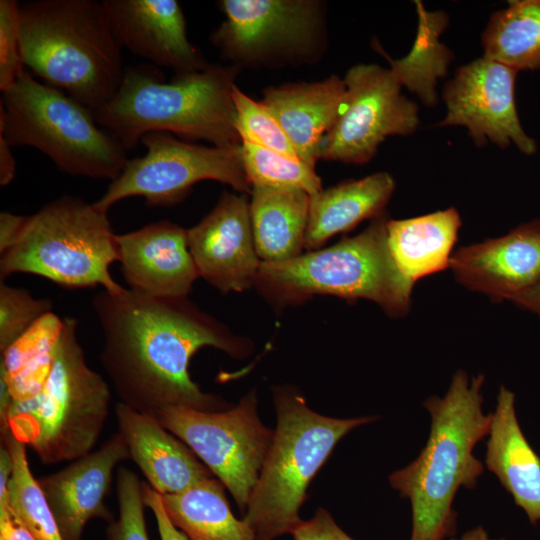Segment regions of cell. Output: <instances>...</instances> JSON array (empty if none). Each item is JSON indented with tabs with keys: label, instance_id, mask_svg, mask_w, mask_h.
Wrapping results in <instances>:
<instances>
[{
	"label": "cell",
	"instance_id": "obj_9",
	"mask_svg": "<svg viewBox=\"0 0 540 540\" xmlns=\"http://www.w3.org/2000/svg\"><path fill=\"white\" fill-rule=\"evenodd\" d=\"M108 212L94 203L63 196L27 216L16 243L0 258V280L30 273L65 288L123 289L111 273L118 261Z\"/></svg>",
	"mask_w": 540,
	"mask_h": 540
},
{
	"label": "cell",
	"instance_id": "obj_26",
	"mask_svg": "<svg viewBox=\"0 0 540 540\" xmlns=\"http://www.w3.org/2000/svg\"><path fill=\"white\" fill-rule=\"evenodd\" d=\"M224 485L207 478L190 488L162 495L171 522L191 540H256L253 530L232 513Z\"/></svg>",
	"mask_w": 540,
	"mask_h": 540
},
{
	"label": "cell",
	"instance_id": "obj_3",
	"mask_svg": "<svg viewBox=\"0 0 540 540\" xmlns=\"http://www.w3.org/2000/svg\"><path fill=\"white\" fill-rule=\"evenodd\" d=\"M239 71L231 64L211 65L200 72L176 74L167 83L151 65L130 67L114 97L93 114L126 151L151 132L203 139L219 147L238 146L232 89Z\"/></svg>",
	"mask_w": 540,
	"mask_h": 540
},
{
	"label": "cell",
	"instance_id": "obj_31",
	"mask_svg": "<svg viewBox=\"0 0 540 540\" xmlns=\"http://www.w3.org/2000/svg\"><path fill=\"white\" fill-rule=\"evenodd\" d=\"M241 156L251 187L296 189L309 195L323 189L315 168L297 156L247 142H241Z\"/></svg>",
	"mask_w": 540,
	"mask_h": 540
},
{
	"label": "cell",
	"instance_id": "obj_20",
	"mask_svg": "<svg viewBox=\"0 0 540 540\" xmlns=\"http://www.w3.org/2000/svg\"><path fill=\"white\" fill-rule=\"evenodd\" d=\"M115 415L130 459L159 494H176L212 477L194 452L154 417L121 402L115 407Z\"/></svg>",
	"mask_w": 540,
	"mask_h": 540
},
{
	"label": "cell",
	"instance_id": "obj_6",
	"mask_svg": "<svg viewBox=\"0 0 540 540\" xmlns=\"http://www.w3.org/2000/svg\"><path fill=\"white\" fill-rule=\"evenodd\" d=\"M388 220L383 213L358 235L333 246L287 261L261 262L253 287L276 308L301 304L314 295H333L367 299L392 317L404 316L414 284L393 259Z\"/></svg>",
	"mask_w": 540,
	"mask_h": 540
},
{
	"label": "cell",
	"instance_id": "obj_15",
	"mask_svg": "<svg viewBox=\"0 0 540 540\" xmlns=\"http://www.w3.org/2000/svg\"><path fill=\"white\" fill-rule=\"evenodd\" d=\"M190 253L199 276L223 294L253 286L261 260L245 194L223 192L214 208L187 229Z\"/></svg>",
	"mask_w": 540,
	"mask_h": 540
},
{
	"label": "cell",
	"instance_id": "obj_40",
	"mask_svg": "<svg viewBox=\"0 0 540 540\" xmlns=\"http://www.w3.org/2000/svg\"><path fill=\"white\" fill-rule=\"evenodd\" d=\"M16 162L12 146L0 135V185H8L15 176Z\"/></svg>",
	"mask_w": 540,
	"mask_h": 540
},
{
	"label": "cell",
	"instance_id": "obj_35",
	"mask_svg": "<svg viewBox=\"0 0 540 540\" xmlns=\"http://www.w3.org/2000/svg\"><path fill=\"white\" fill-rule=\"evenodd\" d=\"M20 45L19 3L0 1V90L5 92L24 71Z\"/></svg>",
	"mask_w": 540,
	"mask_h": 540
},
{
	"label": "cell",
	"instance_id": "obj_18",
	"mask_svg": "<svg viewBox=\"0 0 540 540\" xmlns=\"http://www.w3.org/2000/svg\"><path fill=\"white\" fill-rule=\"evenodd\" d=\"M115 238L129 289L152 297H188L200 276L188 247L187 229L160 220Z\"/></svg>",
	"mask_w": 540,
	"mask_h": 540
},
{
	"label": "cell",
	"instance_id": "obj_24",
	"mask_svg": "<svg viewBox=\"0 0 540 540\" xmlns=\"http://www.w3.org/2000/svg\"><path fill=\"white\" fill-rule=\"evenodd\" d=\"M461 218L454 207L387 222L388 244L401 273L413 284L450 267Z\"/></svg>",
	"mask_w": 540,
	"mask_h": 540
},
{
	"label": "cell",
	"instance_id": "obj_17",
	"mask_svg": "<svg viewBox=\"0 0 540 540\" xmlns=\"http://www.w3.org/2000/svg\"><path fill=\"white\" fill-rule=\"evenodd\" d=\"M121 47L176 74L211 66L188 40L181 6L175 0H103Z\"/></svg>",
	"mask_w": 540,
	"mask_h": 540
},
{
	"label": "cell",
	"instance_id": "obj_29",
	"mask_svg": "<svg viewBox=\"0 0 540 540\" xmlns=\"http://www.w3.org/2000/svg\"><path fill=\"white\" fill-rule=\"evenodd\" d=\"M483 56L517 71L540 70V0H512L491 15Z\"/></svg>",
	"mask_w": 540,
	"mask_h": 540
},
{
	"label": "cell",
	"instance_id": "obj_39",
	"mask_svg": "<svg viewBox=\"0 0 540 540\" xmlns=\"http://www.w3.org/2000/svg\"><path fill=\"white\" fill-rule=\"evenodd\" d=\"M0 540H36L32 534L10 514L7 506L0 505Z\"/></svg>",
	"mask_w": 540,
	"mask_h": 540
},
{
	"label": "cell",
	"instance_id": "obj_38",
	"mask_svg": "<svg viewBox=\"0 0 540 540\" xmlns=\"http://www.w3.org/2000/svg\"><path fill=\"white\" fill-rule=\"evenodd\" d=\"M27 216L10 212L0 213V253L9 250L18 240Z\"/></svg>",
	"mask_w": 540,
	"mask_h": 540
},
{
	"label": "cell",
	"instance_id": "obj_34",
	"mask_svg": "<svg viewBox=\"0 0 540 540\" xmlns=\"http://www.w3.org/2000/svg\"><path fill=\"white\" fill-rule=\"evenodd\" d=\"M119 518L109 523L107 540H149L143 498V482L127 467H120L116 480Z\"/></svg>",
	"mask_w": 540,
	"mask_h": 540
},
{
	"label": "cell",
	"instance_id": "obj_8",
	"mask_svg": "<svg viewBox=\"0 0 540 540\" xmlns=\"http://www.w3.org/2000/svg\"><path fill=\"white\" fill-rule=\"evenodd\" d=\"M0 135L12 147L40 150L73 176L113 181L128 161L125 148L98 125L89 108L25 70L2 93Z\"/></svg>",
	"mask_w": 540,
	"mask_h": 540
},
{
	"label": "cell",
	"instance_id": "obj_36",
	"mask_svg": "<svg viewBox=\"0 0 540 540\" xmlns=\"http://www.w3.org/2000/svg\"><path fill=\"white\" fill-rule=\"evenodd\" d=\"M291 535L294 540H354L322 508L311 519L302 520Z\"/></svg>",
	"mask_w": 540,
	"mask_h": 540
},
{
	"label": "cell",
	"instance_id": "obj_13",
	"mask_svg": "<svg viewBox=\"0 0 540 540\" xmlns=\"http://www.w3.org/2000/svg\"><path fill=\"white\" fill-rule=\"evenodd\" d=\"M343 79L345 102L323 139L320 159L365 164L386 137L416 131L418 107L401 93L402 86L390 68L358 64Z\"/></svg>",
	"mask_w": 540,
	"mask_h": 540
},
{
	"label": "cell",
	"instance_id": "obj_25",
	"mask_svg": "<svg viewBox=\"0 0 540 540\" xmlns=\"http://www.w3.org/2000/svg\"><path fill=\"white\" fill-rule=\"evenodd\" d=\"M250 218L261 262H282L302 254L309 194L296 189L252 186Z\"/></svg>",
	"mask_w": 540,
	"mask_h": 540
},
{
	"label": "cell",
	"instance_id": "obj_28",
	"mask_svg": "<svg viewBox=\"0 0 540 540\" xmlns=\"http://www.w3.org/2000/svg\"><path fill=\"white\" fill-rule=\"evenodd\" d=\"M418 31L410 52L403 58L393 60L378 46V50L390 63V70L401 84L415 93L427 106L437 102V80L444 77L452 62V52L439 41L440 34L448 24L444 12H428L416 1Z\"/></svg>",
	"mask_w": 540,
	"mask_h": 540
},
{
	"label": "cell",
	"instance_id": "obj_37",
	"mask_svg": "<svg viewBox=\"0 0 540 540\" xmlns=\"http://www.w3.org/2000/svg\"><path fill=\"white\" fill-rule=\"evenodd\" d=\"M145 506L153 512L161 540H191L169 519L163 506L162 495L143 482Z\"/></svg>",
	"mask_w": 540,
	"mask_h": 540
},
{
	"label": "cell",
	"instance_id": "obj_7",
	"mask_svg": "<svg viewBox=\"0 0 540 540\" xmlns=\"http://www.w3.org/2000/svg\"><path fill=\"white\" fill-rule=\"evenodd\" d=\"M277 426L246 508L244 520L256 540L291 534L302 522L306 489L338 441L374 416L337 419L312 411L292 389L274 393Z\"/></svg>",
	"mask_w": 540,
	"mask_h": 540
},
{
	"label": "cell",
	"instance_id": "obj_22",
	"mask_svg": "<svg viewBox=\"0 0 540 540\" xmlns=\"http://www.w3.org/2000/svg\"><path fill=\"white\" fill-rule=\"evenodd\" d=\"M486 443L485 466L512 496L529 522H540V457L523 434L515 394L501 386Z\"/></svg>",
	"mask_w": 540,
	"mask_h": 540
},
{
	"label": "cell",
	"instance_id": "obj_23",
	"mask_svg": "<svg viewBox=\"0 0 540 540\" xmlns=\"http://www.w3.org/2000/svg\"><path fill=\"white\" fill-rule=\"evenodd\" d=\"M394 188L389 173L377 172L310 195L305 249H320L332 236L382 215Z\"/></svg>",
	"mask_w": 540,
	"mask_h": 540
},
{
	"label": "cell",
	"instance_id": "obj_5",
	"mask_svg": "<svg viewBox=\"0 0 540 540\" xmlns=\"http://www.w3.org/2000/svg\"><path fill=\"white\" fill-rule=\"evenodd\" d=\"M77 329L75 318L63 317L52 369L41 391L0 409L1 428L47 465L90 453L109 415L110 387L89 367Z\"/></svg>",
	"mask_w": 540,
	"mask_h": 540
},
{
	"label": "cell",
	"instance_id": "obj_14",
	"mask_svg": "<svg viewBox=\"0 0 540 540\" xmlns=\"http://www.w3.org/2000/svg\"><path fill=\"white\" fill-rule=\"evenodd\" d=\"M517 73L484 56L460 66L443 88L446 115L439 125L466 127L478 146L514 145L524 155H533L536 141L522 127L515 104Z\"/></svg>",
	"mask_w": 540,
	"mask_h": 540
},
{
	"label": "cell",
	"instance_id": "obj_2",
	"mask_svg": "<svg viewBox=\"0 0 540 540\" xmlns=\"http://www.w3.org/2000/svg\"><path fill=\"white\" fill-rule=\"evenodd\" d=\"M484 380L459 370L443 397L423 403L431 419L427 442L413 462L389 477L391 487L411 503L410 540H444L453 533L454 498L460 488H475L484 471L473 453L492 418L482 409Z\"/></svg>",
	"mask_w": 540,
	"mask_h": 540
},
{
	"label": "cell",
	"instance_id": "obj_11",
	"mask_svg": "<svg viewBox=\"0 0 540 540\" xmlns=\"http://www.w3.org/2000/svg\"><path fill=\"white\" fill-rule=\"evenodd\" d=\"M146 154L128 160L119 176L110 182L94 205L105 211L120 200L143 197L149 207L173 206L182 201L193 185L215 180L241 194L250 193L241 144L219 147L178 140L169 133L151 132L141 139Z\"/></svg>",
	"mask_w": 540,
	"mask_h": 540
},
{
	"label": "cell",
	"instance_id": "obj_19",
	"mask_svg": "<svg viewBox=\"0 0 540 540\" xmlns=\"http://www.w3.org/2000/svg\"><path fill=\"white\" fill-rule=\"evenodd\" d=\"M130 459L120 433L98 450L71 461L63 469L37 479L64 540H81L87 522H113L104 504L115 467Z\"/></svg>",
	"mask_w": 540,
	"mask_h": 540
},
{
	"label": "cell",
	"instance_id": "obj_16",
	"mask_svg": "<svg viewBox=\"0 0 540 540\" xmlns=\"http://www.w3.org/2000/svg\"><path fill=\"white\" fill-rule=\"evenodd\" d=\"M449 268L469 290L511 301L540 280V218L501 237L461 247Z\"/></svg>",
	"mask_w": 540,
	"mask_h": 540
},
{
	"label": "cell",
	"instance_id": "obj_12",
	"mask_svg": "<svg viewBox=\"0 0 540 540\" xmlns=\"http://www.w3.org/2000/svg\"><path fill=\"white\" fill-rule=\"evenodd\" d=\"M154 418L183 441L246 510L274 435L258 417L255 391L226 411L177 406Z\"/></svg>",
	"mask_w": 540,
	"mask_h": 540
},
{
	"label": "cell",
	"instance_id": "obj_33",
	"mask_svg": "<svg viewBox=\"0 0 540 540\" xmlns=\"http://www.w3.org/2000/svg\"><path fill=\"white\" fill-rule=\"evenodd\" d=\"M49 299H36L23 288L0 281V352L22 336L41 317L52 311Z\"/></svg>",
	"mask_w": 540,
	"mask_h": 540
},
{
	"label": "cell",
	"instance_id": "obj_32",
	"mask_svg": "<svg viewBox=\"0 0 540 540\" xmlns=\"http://www.w3.org/2000/svg\"><path fill=\"white\" fill-rule=\"evenodd\" d=\"M232 99L235 129L241 142L299 157L282 126L261 101L253 100L237 85L232 89Z\"/></svg>",
	"mask_w": 540,
	"mask_h": 540
},
{
	"label": "cell",
	"instance_id": "obj_21",
	"mask_svg": "<svg viewBox=\"0 0 540 540\" xmlns=\"http://www.w3.org/2000/svg\"><path fill=\"white\" fill-rule=\"evenodd\" d=\"M345 97L344 79L331 75L317 82L269 86L261 102L282 126L298 156L315 168L323 139L337 121Z\"/></svg>",
	"mask_w": 540,
	"mask_h": 540
},
{
	"label": "cell",
	"instance_id": "obj_30",
	"mask_svg": "<svg viewBox=\"0 0 540 540\" xmlns=\"http://www.w3.org/2000/svg\"><path fill=\"white\" fill-rule=\"evenodd\" d=\"M2 442L8 449L12 471L8 495L0 500L12 517L22 524L36 540H64L56 519L30 470L26 445L2 429Z\"/></svg>",
	"mask_w": 540,
	"mask_h": 540
},
{
	"label": "cell",
	"instance_id": "obj_41",
	"mask_svg": "<svg viewBox=\"0 0 540 540\" xmlns=\"http://www.w3.org/2000/svg\"><path fill=\"white\" fill-rule=\"evenodd\" d=\"M511 302L540 318V280L528 290L514 297Z\"/></svg>",
	"mask_w": 540,
	"mask_h": 540
},
{
	"label": "cell",
	"instance_id": "obj_4",
	"mask_svg": "<svg viewBox=\"0 0 540 540\" xmlns=\"http://www.w3.org/2000/svg\"><path fill=\"white\" fill-rule=\"evenodd\" d=\"M19 20L24 66L46 84L92 112L114 97L125 69L102 1H27Z\"/></svg>",
	"mask_w": 540,
	"mask_h": 540
},
{
	"label": "cell",
	"instance_id": "obj_27",
	"mask_svg": "<svg viewBox=\"0 0 540 540\" xmlns=\"http://www.w3.org/2000/svg\"><path fill=\"white\" fill-rule=\"evenodd\" d=\"M62 328L63 318L51 311L1 353L0 379L12 401L29 399L41 391L50 375Z\"/></svg>",
	"mask_w": 540,
	"mask_h": 540
},
{
	"label": "cell",
	"instance_id": "obj_10",
	"mask_svg": "<svg viewBox=\"0 0 540 540\" xmlns=\"http://www.w3.org/2000/svg\"><path fill=\"white\" fill-rule=\"evenodd\" d=\"M218 5L225 20L211 42L239 69L311 63L325 51L324 2L222 0Z\"/></svg>",
	"mask_w": 540,
	"mask_h": 540
},
{
	"label": "cell",
	"instance_id": "obj_1",
	"mask_svg": "<svg viewBox=\"0 0 540 540\" xmlns=\"http://www.w3.org/2000/svg\"><path fill=\"white\" fill-rule=\"evenodd\" d=\"M103 335L100 362L121 403L155 417L168 407L221 411L224 401L191 379L190 360L202 347L242 357L251 342L188 297L147 296L129 288L91 301Z\"/></svg>",
	"mask_w": 540,
	"mask_h": 540
},
{
	"label": "cell",
	"instance_id": "obj_42",
	"mask_svg": "<svg viewBox=\"0 0 540 540\" xmlns=\"http://www.w3.org/2000/svg\"><path fill=\"white\" fill-rule=\"evenodd\" d=\"M451 540H505V539L491 538L488 532L483 527L478 526L474 529L467 531L460 538H454Z\"/></svg>",
	"mask_w": 540,
	"mask_h": 540
}]
</instances>
